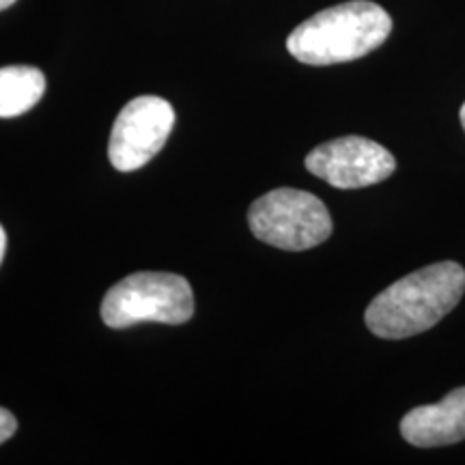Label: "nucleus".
Segmentation results:
<instances>
[{"label": "nucleus", "mask_w": 465, "mask_h": 465, "mask_svg": "<svg viewBox=\"0 0 465 465\" xmlns=\"http://www.w3.org/2000/svg\"><path fill=\"white\" fill-rule=\"evenodd\" d=\"M248 224L257 240L300 252L332 235V218L322 199L304 190L278 188L250 205Z\"/></svg>", "instance_id": "20e7f679"}, {"label": "nucleus", "mask_w": 465, "mask_h": 465, "mask_svg": "<svg viewBox=\"0 0 465 465\" xmlns=\"http://www.w3.org/2000/svg\"><path fill=\"white\" fill-rule=\"evenodd\" d=\"M15 431H17L15 416L5 410V407H0V444H5V441H7Z\"/></svg>", "instance_id": "1a4fd4ad"}, {"label": "nucleus", "mask_w": 465, "mask_h": 465, "mask_svg": "<svg viewBox=\"0 0 465 465\" xmlns=\"http://www.w3.org/2000/svg\"><path fill=\"white\" fill-rule=\"evenodd\" d=\"M306 168L334 188L356 190L386 182L397 171V160L380 143L342 136L312 149L306 155Z\"/></svg>", "instance_id": "423d86ee"}, {"label": "nucleus", "mask_w": 465, "mask_h": 465, "mask_svg": "<svg viewBox=\"0 0 465 465\" xmlns=\"http://www.w3.org/2000/svg\"><path fill=\"white\" fill-rule=\"evenodd\" d=\"M401 435L418 449H438L465 440V386L455 388L440 403L407 411L401 420Z\"/></svg>", "instance_id": "0eeeda50"}, {"label": "nucleus", "mask_w": 465, "mask_h": 465, "mask_svg": "<svg viewBox=\"0 0 465 465\" xmlns=\"http://www.w3.org/2000/svg\"><path fill=\"white\" fill-rule=\"evenodd\" d=\"M14 3H15V0H0V11L11 7V5H14Z\"/></svg>", "instance_id": "9b49d317"}, {"label": "nucleus", "mask_w": 465, "mask_h": 465, "mask_svg": "<svg viewBox=\"0 0 465 465\" xmlns=\"http://www.w3.org/2000/svg\"><path fill=\"white\" fill-rule=\"evenodd\" d=\"M392 17L380 5L351 0L319 11L287 39L291 56L304 65H336L362 58L391 37Z\"/></svg>", "instance_id": "f03ea898"}, {"label": "nucleus", "mask_w": 465, "mask_h": 465, "mask_svg": "<svg viewBox=\"0 0 465 465\" xmlns=\"http://www.w3.org/2000/svg\"><path fill=\"white\" fill-rule=\"evenodd\" d=\"M459 119H461V125H463V130H465V104L461 106V110H459Z\"/></svg>", "instance_id": "f8f14e48"}, {"label": "nucleus", "mask_w": 465, "mask_h": 465, "mask_svg": "<svg viewBox=\"0 0 465 465\" xmlns=\"http://www.w3.org/2000/svg\"><path fill=\"white\" fill-rule=\"evenodd\" d=\"M5 250H7V235H5V229L0 226V263L5 259Z\"/></svg>", "instance_id": "9d476101"}, {"label": "nucleus", "mask_w": 465, "mask_h": 465, "mask_svg": "<svg viewBox=\"0 0 465 465\" xmlns=\"http://www.w3.org/2000/svg\"><path fill=\"white\" fill-rule=\"evenodd\" d=\"M465 270L455 261H441L401 278L383 289L364 312L366 328L388 341L427 332L461 302Z\"/></svg>", "instance_id": "f257e3e1"}, {"label": "nucleus", "mask_w": 465, "mask_h": 465, "mask_svg": "<svg viewBox=\"0 0 465 465\" xmlns=\"http://www.w3.org/2000/svg\"><path fill=\"white\" fill-rule=\"evenodd\" d=\"M192 315L194 293L190 282L168 272H136L113 284L102 302L104 323L114 330L147 322L182 325Z\"/></svg>", "instance_id": "7ed1b4c3"}, {"label": "nucleus", "mask_w": 465, "mask_h": 465, "mask_svg": "<svg viewBox=\"0 0 465 465\" xmlns=\"http://www.w3.org/2000/svg\"><path fill=\"white\" fill-rule=\"evenodd\" d=\"M174 125V110L158 95L132 100L116 116L110 132L108 158L121 173L149 164L164 147Z\"/></svg>", "instance_id": "39448f33"}, {"label": "nucleus", "mask_w": 465, "mask_h": 465, "mask_svg": "<svg viewBox=\"0 0 465 465\" xmlns=\"http://www.w3.org/2000/svg\"><path fill=\"white\" fill-rule=\"evenodd\" d=\"M45 93V75L31 65L0 69V119L20 116L37 106Z\"/></svg>", "instance_id": "6e6552de"}]
</instances>
